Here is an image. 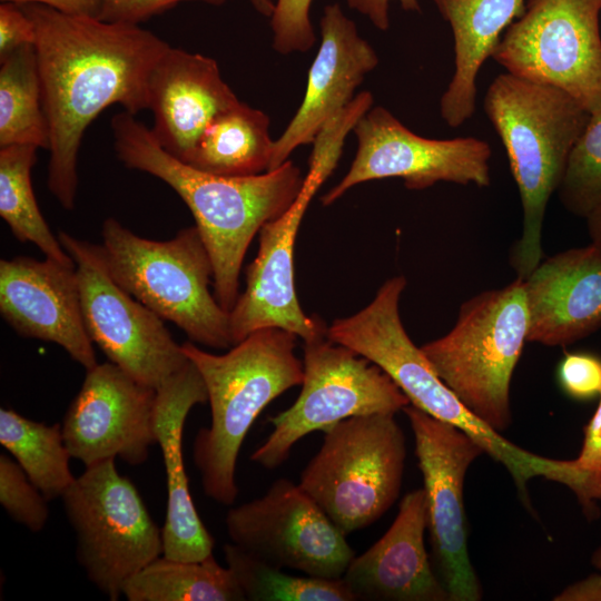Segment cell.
Returning a JSON list of instances; mask_svg holds the SVG:
<instances>
[{"label": "cell", "mask_w": 601, "mask_h": 601, "mask_svg": "<svg viewBox=\"0 0 601 601\" xmlns=\"http://www.w3.org/2000/svg\"><path fill=\"white\" fill-rule=\"evenodd\" d=\"M9 145L49 146L33 45L0 59V147Z\"/></svg>", "instance_id": "28"}, {"label": "cell", "mask_w": 601, "mask_h": 601, "mask_svg": "<svg viewBox=\"0 0 601 601\" xmlns=\"http://www.w3.org/2000/svg\"><path fill=\"white\" fill-rule=\"evenodd\" d=\"M77 538V559L110 600L125 583L162 554V530L115 459L86 466L61 496Z\"/></svg>", "instance_id": "10"}, {"label": "cell", "mask_w": 601, "mask_h": 601, "mask_svg": "<svg viewBox=\"0 0 601 601\" xmlns=\"http://www.w3.org/2000/svg\"><path fill=\"white\" fill-rule=\"evenodd\" d=\"M129 601H240L245 600L230 569L209 555L199 561L158 556L122 588Z\"/></svg>", "instance_id": "26"}, {"label": "cell", "mask_w": 601, "mask_h": 601, "mask_svg": "<svg viewBox=\"0 0 601 601\" xmlns=\"http://www.w3.org/2000/svg\"><path fill=\"white\" fill-rule=\"evenodd\" d=\"M357 151L346 175L322 198L328 206L352 187L375 179L401 178L407 189L439 181L487 187L491 147L475 137L428 139L405 127L384 107H372L353 129Z\"/></svg>", "instance_id": "16"}, {"label": "cell", "mask_w": 601, "mask_h": 601, "mask_svg": "<svg viewBox=\"0 0 601 601\" xmlns=\"http://www.w3.org/2000/svg\"><path fill=\"white\" fill-rule=\"evenodd\" d=\"M230 542L279 569L341 579L355 556L346 535L319 505L288 479H277L257 499L226 515Z\"/></svg>", "instance_id": "15"}, {"label": "cell", "mask_w": 601, "mask_h": 601, "mask_svg": "<svg viewBox=\"0 0 601 601\" xmlns=\"http://www.w3.org/2000/svg\"><path fill=\"white\" fill-rule=\"evenodd\" d=\"M156 391L154 425L162 453L168 492L161 529L162 555L181 561L204 560L213 554L215 542L189 492L183 432L189 411L208 401L206 386L197 367L189 361Z\"/></svg>", "instance_id": "23"}, {"label": "cell", "mask_w": 601, "mask_h": 601, "mask_svg": "<svg viewBox=\"0 0 601 601\" xmlns=\"http://www.w3.org/2000/svg\"><path fill=\"white\" fill-rule=\"evenodd\" d=\"M302 391L287 410L269 417L273 431L252 454L255 463L280 466L307 434L325 431L353 416L396 414L410 405L406 395L378 366L333 342L327 332L304 342Z\"/></svg>", "instance_id": "11"}, {"label": "cell", "mask_w": 601, "mask_h": 601, "mask_svg": "<svg viewBox=\"0 0 601 601\" xmlns=\"http://www.w3.org/2000/svg\"><path fill=\"white\" fill-rule=\"evenodd\" d=\"M118 159L170 186L190 209L214 267V295L230 312L254 236L280 217L298 195L304 176L290 160L249 177H225L191 167L167 152L151 130L127 111L111 119Z\"/></svg>", "instance_id": "2"}, {"label": "cell", "mask_w": 601, "mask_h": 601, "mask_svg": "<svg viewBox=\"0 0 601 601\" xmlns=\"http://www.w3.org/2000/svg\"><path fill=\"white\" fill-rule=\"evenodd\" d=\"M249 2L258 13L270 18L275 8V2L272 0H249Z\"/></svg>", "instance_id": "42"}, {"label": "cell", "mask_w": 601, "mask_h": 601, "mask_svg": "<svg viewBox=\"0 0 601 601\" xmlns=\"http://www.w3.org/2000/svg\"><path fill=\"white\" fill-rule=\"evenodd\" d=\"M452 29L454 72L440 100L442 119L459 127L475 111L476 78L525 0H433Z\"/></svg>", "instance_id": "24"}, {"label": "cell", "mask_w": 601, "mask_h": 601, "mask_svg": "<svg viewBox=\"0 0 601 601\" xmlns=\"http://www.w3.org/2000/svg\"><path fill=\"white\" fill-rule=\"evenodd\" d=\"M0 313L17 333L61 346L86 371L98 364L75 265L48 257L1 259Z\"/></svg>", "instance_id": "18"}, {"label": "cell", "mask_w": 601, "mask_h": 601, "mask_svg": "<svg viewBox=\"0 0 601 601\" xmlns=\"http://www.w3.org/2000/svg\"><path fill=\"white\" fill-rule=\"evenodd\" d=\"M423 475L427 530L439 577L450 601H479L482 585L467 550L464 480L483 449L460 428L420 408H403Z\"/></svg>", "instance_id": "14"}, {"label": "cell", "mask_w": 601, "mask_h": 601, "mask_svg": "<svg viewBox=\"0 0 601 601\" xmlns=\"http://www.w3.org/2000/svg\"><path fill=\"white\" fill-rule=\"evenodd\" d=\"M405 286L402 275L386 280L366 307L334 319L327 327L328 338L378 366L411 405L466 433L508 470L516 486H524L542 470L543 457L519 447L485 424L439 377L402 324L398 305Z\"/></svg>", "instance_id": "5"}, {"label": "cell", "mask_w": 601, "mask_h": 601, "mask_svg": "<svg viewBox=\"0 0 601 601\" xmlns=\"http://www.w3.org/2000/svg\"><path fill=\"white\" fill-rule=\"evenodd\" d=\"M483 106L505 148L521 197L522 234L510 263L518 277L525 278L543 259L546 206L590 112L562 89L509 72L494 78Z\"/></svg>", "instance_id": "4"}, {"label": "cell", "mask_w": 601, "mask_h": 601, "mask_svg": "<svg viewBox=\"0 0 601 601\" xmlns=\"http://www.w3.org/2000/svg\"><path fill=\"white\" fill-rule=\"evenodd\" d=\"M522 279L528 342L565 346L601 327V253L592 244L543 258Z\"/></svg>", "instance_id": "21"}, {"label": "cell", "mask_w": 601, "mask_h": 601, "mask_svg": "<svg viewBox=\"0 0 601 601\" xmlns=\"http://www.w3.org/2000/svg\"><path fill=\"white\" fill-rule=\"evenodd\" d=\"M313 0H276L270 16L273 48L280 55L309 50L316 36L309 12Z\"/></svg>", "instance_id": "33"}, {"label": "cell", "mask_w": 601, "mask_h": 601, "mask_svg": "<svg viewBox=\"0 0 601 601\" xmlns=\"http://www.w3.org/2000/svg\"><path fill=\"white\" fill-rule=\"evenodd\" d=\"M37 149L33 145L0 147V215L18 240L35 244L48 258L75 265L51 233L33 194L31 170Z\"/></svg>", "instance_id": "29"}, {"label": "cell", "mask_w": 601, "mask_h": 601, "mask_svg": "<svg viewBox=\"0 0 601 601\" xmlns=\"http://www.w3.org/2000/svg\"><path fill=\"white\" fill-rule=\"evenodd\" d=\"M20 6L36 30L49 136L47 184L58 203L71 210L86 129L115 104L131 115L148 109L150 75L170 46L138 24L66 14L39 3Z\"/></svg>", "instance_id": "1"}, {"label": "cell", "mask_w": 601, "mask_h": 601, "mask_svg": "<svg viewBox=\"0 0 601 601\" xmlns=\"http://www.w3.org/2000/svg\"><path fill=\"white\" fill-rule=\"evenodd\" d=\"M394 0H346L351 9L356 10L380 30L390 28V3ZM406 11H421L420 0H397Z\"/></svg>", "instance_id": "38"}, {"label": "cell", "mask_w": 601, "mask_h": 601, "mask_svg": "<svg viewBox=\"0 0 601 601\" xmlns=\"http://www.w3.org/2000/svg\"><path fill=\"white\" fill-rule=\"evenodd\" d=\"M1 2L39 3L62 13L99 18L102 0H1Z\"/></svg>", "instance_id": "39"}, {"label": "cell", "mask_w": 601, "mask_h": 601, "mask_svg": "<svg viewBox=\"0 0 601 601\" xmlns=\"http://www.w3.org/2000/svg\"><path fill=\"white\" fill-rule=\"evenodd\" d=\"M556 194L565 210L578 217L585 218L601 205V108L590 114L573 145Z\"/></svg>", "instance_id": "31"}, {"label": "cell", "mask_w": 601, "mask_h": 601, "mask_svg": "<svg viewBox=\"0 0 601 601\" xmlns=\"http://www.w3.org/2000/svg\"><path fill=\"white\" fill-rule=\"evenodd\" d=\"M556 601H601V574H591L560 592Z\"/></svg>", "instance_id": "40"}, {"label": "cell", "mask_w": 601, "mask_h": 601, "mask_svg": "<svg viewBox=\"0 0 601 601\" xmlns=\"http://www.w3.org/2000/svg\"><path fill=\"white\" fill-rule=\"evenodd\" d=\"M269 117L242 101L220 112L184 161L225 177H249L268 170L274 142Z\"/></svg>", "instance_id": "25"}, {"label": "cell", "mask_w": 601, "mask_h": 601, "mask_svg": "<svg viewBox=\"0 0 601 601\" xmlns=\"http://www.w3.org/2000/svg\"><path fill=\"white\" fill-rule=\"evenodd\" d=\"M156 393L111 362L87 370L61 425L71 457L85 466L116 457L131 465L146 462L157 443Z\"/></svg>", "instance_id": "17"}, {"label": "cell", "mask_w": 601, "mask_h": 601, "mask_svg": "<svg viewBox=\"0 0 601 601\" xmlns=\"http://www.w3.org/2000/svg\"><path fill=\"white\" fill-rule=\"evenodd\" d=\"M35 39V24L21 6L13 2H1L0 59L22 46L33 45Z\"/></svg>", "instance_id": "36"}, {"label": "cell", "mask_w": 601, "mask_h": 601, "mask_svg": "<svg viewBox=\"0 0 601 601\" xmlns=\"http://www.w3.org/2000/svg\"><path fill=\"white\" fill-rule=\"evenodd\" d=\"M591 563L601 572V546L593 552Z\"/></svg>", "instance_id": "43"}, {"label": "cell", "mask_w": 601, "mask_h": 601, "mask_svg": "<svg viewBox=\"0 0 601 601\" xmlns=\"http://www.w3.org/2000/svg\"><path fill=\"white\" fill-rule=\"evenodd\" d=\"M364 114V105L352 101L322 128L295 200L280 217L260 228L257 256L246 269V288L229 312L234 345L266 327L286 329L304 342L326 333L322 319L307 316L298 303L294 285L295 242L308 205L336 168L347 135Z\"/></svg>", "instance_id": "9"}, {"label": "cell", "mask_w": 601, "mask_h": 601, "mask_svg": "<svg viewBox=\"0 0 601 601\" xmlns=\"http://www.w3.org/2000/svg\"><path fill=\"white\" fill-rule=\"evenodd\" d=\"M0 443L48 501L61 497L76 480L59 424L47 425L2 407Z\"/></svg>", "instance_id": "27"}, {"label": "cell", "mask_w": 601, "mask_h": 601, "mask_svg": "<svg viewBox=\"0 0 601 601\" xmlns=\"http://www.w3.org/2000/svg\"><path fill=\"white\" fill-rule=\"evenodd\" d=\"M427 529L424 489L408 492L383 536L354 556L344 575L356 600L450 601L431 565L424 533Z\"/></svg>", "instance_id": "20"}, {"label": "cell", "mask_w": 601, "mask_h": 601, "mask_svg": "<svg viewBox=\"0 0 601 601\" xmlns=\"http://www.w3.org/2000/svg\"><path fill=\"white\" fill-rule=\"evenodd\" d=\"M577 465L590 473L601 475V395L599 404L584 426V437Z\"/></svg>", "instance_id": "37"}, {"label": "cell", "mask_w": 601, "mask_h": 601, "mask_svg": "<svg viewBox=\"0 0 601 601\" xmlns=\"http://www.w3.org/2000/svg\"><path fill=\"white\" fill-rule=\"evenodd\" d=\"M0 503L18 523L39 532L49 518L48 500L26 472L6 454L0 455Z\"/></svg>", "instance_id": "32"}, {"label": "cell", "mask_w": 601, "mask_h": 601, "mask_svg": "<svg viewBox=\"0 0 601 601\" xmlns=\"http://www.w3.org/2000/svg\"><path fill=\"white\" fill-rule=\"evenodd\" d=\"M591 243L601 253V205L585 218Z\"/></svg>", "instance_id": "41"}, {"label": "cell", "mask_w": 601, "mask_h": 601, "mask_svg": "<svg viewBox=\"0 0 601 601\" xmlns=\"http://www.w3.org/2000/svg\"><path fill=\"white\" fill-rule=\"evenodd\" d=\"M323 434L298 484L348 535L375 523L398 499L405 435L392 413L353 416Z\"/></svg>", "instance_id": "8"}, {"label": "cell", "mask_w": 601, "mask_h": 601, "mask_svg": "<svg viewBox=\"0 0 601 601\" xmlns=\"http://www.w3.org/2000/svg\"><path fill=\"white\" fill-rule=\"evenodd\" d=\"M227 566L245 600L252 601H355L343 578L326 579L285 573L234 543L224 545Z\"/></svg>", "instance_id": "30"}, {"label": "cell", "mask_w": 601, "mask_h": 601, "mask_svg": "<svg viewBox=\"0 0 601 601\" xmlns=\"http://www.w3.org/2000/svg\"><path fill=\"white\" fill-rule=\"evenodd\" d=\"M181 1L191 0H102L99 19L109 22L138 24L152 16L176 6ZM219 6L227 0H198Z\"/></svg>", "instance_id": "35"}, {"label": "cell", "mask_w": 601, "mask_h": 601, "mask_svg": "<svg viewBox=\"0 0 601 601\" xmlns=\"http://www.w3.org/2000/svg\"><path fill=\"white\" fill-rule=\"evenodd\" d=\"M101 235L108 270L125 290L190 341L218 349L234 346L230 314L209 290L214 267L196 225L159 242L110 217Z\"/></svg>", "instance_id": "6"}, {"label": "cell", "mask_w": 601, "mask_h": 601, "mask_svg": "<svg viewBox=\"0 0 601 601\" xmlns=\"http://www.w3.org/2000/svg\"><path fill=\"white\" fill-rule=\"evenodd\" d=\"M563 390L573 398L589 400L601 395V359L587 353H569L559 367Z\"/></svg>", "instance_id": "34"}, {"label": "cell", "mask_w": 601, "mask_h": 601, "mask_svg": "<svg viewBox=\"0 0 601 601\" xmlns=\"http://www.w3.org/2000/svg\"><path fill=\"white\" fill-rule=\"evenodd\" d=\"M239 101L215 59L169 47L149 79L150 130L167 152L186 161L208 125Z\"/></svg>", "instance_id": "22"}, {"label": "cell", "mask_w": 601, "mask_h": 601, "mask_svg": "<svg viewBox=\"0 0 601 601\" xmlns=\"http://www.w3.org/2000/svg\"><path fill=\"white\" fill-rule=\"evenodd\" d=\"M601 0H525L492 59L516 77L556 87L590 114L601 108Z\"/></svg>", "instance_id": "12"}, {"label": "cell", "mask_w": 601, "mask_h": 601, "mask_svg": "<svg viewBox=\"0 0 601 601\" xmlns=\"http://www.w3.org/2000/svg\"><path fill=\"white\" fill-rule=\"evenodd\" d=\"M319 26L321 45L308 71L304 98L274 142L268 170L283 165L296 148L314 142L322 128L351 104L365 76L378 63L376 51L338 3L324 8Z\"/></svg>", "instance_id": "19"}, {"label": "cell", "mask_w": 601, "mask_h": 601, "mask_svg": "<svg viewBox=\"0 0 601 601\" xmlns=\"http://www.w3.org/2000/svg\"><path fill=\"white\" fill-rule=\"evenodd\" d=\"M58 238L75 263L88 335L109 362L156 390L183 370L189 359L181 345L162 318L114 279L100 245L66 231Z\"/></svg>", "instance_id": "13"}, {"label": "cell", "mask_w": 601, "mask_h": 601, "mask_svg": "<svg viewBox=\"0 0 601 601\" xmlns=\"http://www.w3.org/2000/svg\"><path fill=\"white\" fill-rule=\"evenodd\" d=\"M528 337L523 279L465 300L454 327L421 346L459 400L497 432L511 423L510 384Z\"/></svg>", "instance_id": "7"}, {"label": "cell", "mask_w": 601, "mask_h": 601, "mask_svg": "<svg viewBox=\"0 0 601 601\" xmlns=\"http://www.w3.org/2000/svg\"><path fill=\"white\" fill-rule=\"evenodd\" d=\"M296 338L286 329L266 327L221 355L193 342L181 344L204 380L210 405V425L198 431L193 455L205 494L217 503L231 505L238 495V454L259 413L303 383L304 364L295 355Z\"/></svg>", "instance_id": "3"}]
</instances>
